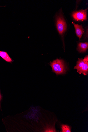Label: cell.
<instances>
[{"label":"cell","mask_w":88,"mask_h":132,"mask_svg":"<svg viewBox=\"0 0 88 132\" xmlns=\"http://www.w3.org/2000/svg\"><path fill=\"white\" fill-rule=\"evenodd\" d=\"M50 64L52 68L53 71L57 75L66 73L67 67L62 60L57 59L52 62H51Z\"/></svg>","instance_id":"6da1fadb"},{"label":"cell","mask_w":88,"mask_h":132,"mask_svg":"<svg viewBox=\"0 0 88 132\" xmlns=\"http://www.w3.org/2000/svg\"><path fill=\"white\" fill-rule=\"evenodd\" d=\"M74 69L77 70L79 74H82L87 76L88 74V56L87 55L83 59H79L77 62V65Z\"/></svg>","instance_id":"7a4b0ae2"},{"label":"cell","mask_w":88,"mask_h":132,"mask_svg":"<svg viewBox=\"0 0 88 132\" xmlns=\"http://www.w3.org/2000/svg\"><path fill=\"white\" fill-rule=\"evenodd\" d=\"M56 26L60 35H62L66 31L67 29L66 22L61 15L58 16L57 19Z\"/></svg>","instance_id":"3957f363"},{"label":"cell","mask_w":88,"mask_h":132,"mask_svg":"<svg viewBox=\"0 0 88 132\" xmlns=\"http://www.w3.org/2000/svg\"><path fill=\"white\" fill-rule=\"evenodd\" d=\"M87 9L75 12L72 14L74 19L76 21H83L87 19Z\"/></svg>","instance_id":"277c9868"},{"label":"cell","mask_w":88,"mask_h":132,"mask_svg":"<svg viewBox=\"0 0 88 132\" xmlns=\"http://www.w3.org/2000/svg\"><path fill=\"white\" fill-rule=\"evenodd\" d=\"M72 23L74 26L77 35L80 40L82 35L84 33V30L82 25L75 24L73 22H72Z\"/></svg>","instance_id":"5b68a950"},{"label":"cell","mask_w":88,"mask_h":132,"mask_svg":"<svg viewBox=\"0 0 88 132\" xmlns=\"http://www.w3.org/2000/svg\"><path fill=\"white\" fill-rule=\"evenodd\" d=\"M87 42L79 43L78 44L77 50L80 53H83L86 51L88 48Z\"/></svg>","instance_id":"8992f818"},{"label":"cell","mask_w":88,"mask_h":132,"mask_svg":"<svg viewBox=\"0 0 88 132\" xmlns=\"http://www.w3.org/2000/svg\"><path fill=\"white\" fill-rule=\"evenodd\" d=\"M0 56L6 62L11 63L12 60L6 52L0 51Z\"/></svg>","instance_id":"52a82bcc"},{"label":"cell","mask_w":88,"mask_h":132,"mask_svg":"<svg viewBox=\"0 0 88 132\" xmlns=\"http://www.w3.org/2000/svg\"><path fill=\"white\" fill-rule=\"evenodd\" d=\"M62 132H71V128L70 127L67 125H63L61 126Z\"/></svg>","instance_id":"ba28073f"},{"label":"cell","mask_w":88,"mask_h":132,"mask_svg":"<svg viewBox=\"0 0 88 132\" xmlns=\"http://www.w3.org/2000/svg\"><path fill=\"white\" fill-rule=\"evenodd\" d=\"M2 99V96L1 94V92H0V102H1V101Z\"/></svg>","instance_id":"9c48e42d"},{"label":"cell","mask_w":88,"mask_h":132,"mask_svg":"<svg viewBox=\"0 0 88 132\" xmlns=\"http://www.w3.org/2000/svg\"><path fill=\"white\" fill-rule=\"evenodd\" d=\"M0 7H1V6H0Z\"/></svg>","instance_id":"30bf717a"}]
</instances>
